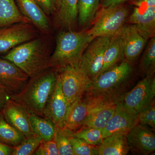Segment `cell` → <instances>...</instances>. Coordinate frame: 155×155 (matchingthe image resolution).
<instances>
[{
    "label": "cell",
    "mask_w": 155,
    "mask_h": 155,
    "mask_svg": "<svg viewBox=\"0 0 155 155\" xmlns=\"http://www.w3.org/2000/svg\"><path fill=\"white\" fill-rule=\"evenodd\" d=\"M70 141L73 155H98L97 147L88 144L83 140L71 136Z\"/></svg>",
    "instance_id": "31"
},
{
    "label": "cell",
    "mask_w": 155,
    "mask_h": 155,
    "mask_svg": "<svg viewBox=\"0 0 155 155\" xmlns=\"http://www.w3.org/2000/svg\"><path fill=\"white\" fill-rule=\"evenodd\" d=\"M73 132L65 128L56 127L53 140L60 155H73L70 138Z\"/></svg>",
    "instance_id": "28"
},
{
    "label": "cell",
    "mask_w": 155,
    "mask_h": 155,
    "mask_svg": "<svg viewBox=\"0 0 155 155\" xmlns=\"http://www.w3.org/2000/svg\"><path fill=\"white\" fill-rule=\"evenodd\" d=\"M50 35H44L19 45L2 58L33 77L50 68Z\"/></svg>",
    "instance_id": "2"
},
{
    "label": "cell",
    "mask_w": 155,
    "mask_h": 155,
    "mask_svg": "<svg viewBox=\"0 0 155 155\" xmlns=\"http://www.w3.org/2000/svg\"><path fill=\"white\" fill-rule=\"evenodd\" d=\"M110 37L95 38L84 50L78 65L91 81L100 75L103 65L104 54Z\"/></svg>",
    "instance_id": "8"
},
{
    "label": "cell",
    "mask_w": 155,
    "mask_h": 155,
    "mask_svg": "<svg viewBox=\"0 0 155 155\" xmlns=\"http://www.w3.org/2000/svg\"><path fill=\"white\" fill-rule=\"evenodd\" d=\"M14 147L0 143V155H12Z\"/></svg>",
    "instance_id": "37"
},
{
    "label": "cell",
    "mask_w": 155,
    "mask_h": 155,
    "mask_svg": "<svg viewBox=\"0 0 155 155\" xmlns=\"http://www.w3.org/2000/svg\"><path fill=\"white\" fill-rule=\"evenodd\" d=\"M138 123V115L129 112L117 104L115 113L103 130V138L115 134L128 133Z\"/></svg>",
    "instance_id": "17"
},
{
    "label": "cell",
    "mask_w": 155,
    "mask_h": 155,
    "mask_svg": "<svg viewBox=\"0 0 155 155\" xmlns=\"http://www.w3.org/2000/svg\"><path fill=\"white\" fill-rule=\"evenodd\" d=\"M78 0H61L57 12V22L67 31H76Z\"/></svg>",
    "instance_id": "21"
},
{
    "label": "cell",
    "mask_w": 155,
    "mask_h": 155,
    "mask_svg": "<svg viewBox=\"0 0 155 155\" xmlns=\"http://www.w3.org/2000/svg\"><path fill=\"white\" fill-rule=\"evenodd\" d=\"M117 106L115 100L108 101L92 111L80 128L92 127L103 130L114 115Z\"/></svg>",
    "instance_id": "19"
},
{
    "label": "cell",
    "mask_w": 155,
    "mask_h": 155,
    "mask_svg": "<svg viewBox=\"0 0 155 155\" xmlns=\"http://www.w3.org/2000/svg\"><path fill=\"white\" fill-rule=\"evenodd\" d=\"M56 5H57V9L58 11L59 8H60V5H61V0H56ZM58 12V11H57Z\"/></svg>",
    "instance_id": "38"
},
{
    "label": "cell",
    "mask_w": 155,
    "mask_h": 155,
    "mask_svg": "<svg viewBox=\"0 0 155 155\" xmlns=\"http://www.w3.org/2000/svg\"><path fill=\"white\" fill-rule=\"evenodd\" d=\"M121 60H122V55L120 44L117 38L114 35L110 37V41L105 52L103 67L100 74L118 65Z\"/></svg>",
    "instance_id": "26"
},
{
    "label": "cell",
    "mask_w": 155,
    "mask_h": 155,
    "mask_svg": "<svg viewBox=\"0 0 155 155\" xmlns=\"http://www.w3.org/2000/svg\"><path fill=\"white\" fill-rule=\"evenodd\" d=\"M132 65L125 61L91 81L84 94L116 100L133 72Z\"/></svg>",
    "instance_id": "4"
},
{
    "label": "cell",
    "mask_w": 155,
    "mask_h": 155,
    "mask_svg": "<svg viewBox=\"0 0 155 155\" xmlns=\"http://www.w3.org/2000/svg\"><path fill=\"white\" fill-rule=\"evenodd\" d=\"M115 100L104 97L84 94L70 107L67 123L64 128L74 132L80 129L84 121L92 111L108 101Z\"/></svg>",
    "instance_id": "12"
},
{
    "label": "cell",
    "mask_w": 155,
    "mask_h": 155,
    "mask_svg": "<svg viewBox=\"0 0 155 155\" xmlns=\"http://www.w3.org/2000/svg\"><path fill=\"white\" fill-rule=\"evenodd\" d=\"M72 137L83 140L88 144L98 147L102 142L103 130L92 127L80 128L72 133Z\"/></svg>",
    "instance_id": "29"
},
{
    "label": "cell",
    "mask_w": 155,
    "mask_h": 155,
    "mask_svg": "<svg viewBox=\"0 0 155 155\" xmlns=\"http://www.w3.org/2000/svg\"><path fill=\"white\" fill-rule=\"evenodd\" d=\"M25 137L21 132L6 121L3 114L0 116V143L15 147L20 144Z\"/></svg>",
    "instance_id": "25"
},
{
    "label": "cell",
    "mask_w": 155,
    "mask_h": 155,
    "mask_svg": "<svg viewBox=\"0 0 155 155\" xmlns=\"http://www.w3.org/2000/svg\"><path fill=\"white\" fill-rule=\"evenodd\" d=\"M91 28L86 31L89 35L111 37L115 35L126 23L129 9L125 4L108 8H102L97 12Z\"/></svg>",
    "instance_id": "5"
},
{
    "label": "cell",
    "mask_w": 155,
    "mask_h": 155,
    "mask_svg": "<svg viewBox=\"0 0 155 155\" xmlns=\"http://www.w3.org/2000/svg\"><path fill=\"white\" fill-rule=\"evenodd\" d=\"M58 75L57 69L50 68L30 77L22 90L10 98L29 114L45 118L46 108L55 87Z\"/></svg>",
    "instance_id": "1"
},
{
    "label": "cell",
    "mask_w": 155,
    "mask_h": 155,
    "mask_svg": "<svg viewBox=\"0 0 155 155\" xmlns=\"http://www.w3.org/2000/svg\"><path fill=\"white\" fill-rule=\"evenodd\" d=\"M41 141V139L34 134L25 137L20 144L14 147L12 155H33Z\"/></svg>",
    "instance_id": "30"
},
{
    "label": "cell",
    "mask_w": 155,
    "mask_h": 155,
    "mask_svg": "<svg viewBox=\"0 0 155 155\" xmlns=\"http://www.w3.org/2000/svg\"><path fill=\"white\" fill-rule=\"evenodd\" d=\"M29 121L32 133L41 140H52L56 127L51 121L33 114L29 115Z\"/></svg>",
    "instance_id": "23"
},
{
    "label": "cell",
    "mask_w": 155,
    "mask_h": 155,
    "mask_svg": "<svg viewBox=\"0 0 155 155\" xmlns=\"http://www.w3.org/2000/svg\"><path fill=\"white\" fill-rule=\"evenodd\" d=\"M21 14L44 35H50L51 25L48 17L35 0H15Z\"/></svg>",
    "instance_id": "18"
},
{
    "label": "cell",
    "mask_w": 155,
    "mask_h": 155,
    "mask_svg": "<svg viewBox=\"0 0 155 155\" xmlns=\"http://www.w3.org/2000/svg\"><path fill=\"white\" fill-rule=\"evenodd\" d=\"M29 78L12 62L0 58V88L10 98L22 90Z\"/></svg>",
    "instance_id": "13"
},
{
    "label": "cell",
    "mask_w": 155,
    "mask_h": 155,
    "mask_svg": "<svg viewBox=\"0 0 155 155\" xmlns=\"http://www.w3.org/2000/svg\"><path fill=\"white\" fill-rule=\"evenodd\" d=\"M33 155H59V153L55 143L52 140L50 141L41 140Z\"/></svg>",
    "instance_id": "33"
},
{
    "label": "cell",
    "mask_w": 155,
    "mask_h": 155,
    "mask_svg": "<svg viewBox=\"0 0 155 155\" xmlns=\"http://www.w3.org/2000/svg\"><path fill=\"white\" fill-rule=\"evenodd\" d=\"M71 106L65 97L58 75L55 87L45 112V118L53 122L56 127L64 128Z\"/></svg>",
    "instance_id": "14"
},
{
    "label": "cell",
    "mask_w": 155,
    "mask_h": 155,
    "mask_svg": "<svg viewBox=\"0 0 155 155\" xmlns=\"http://www.w3.org/2000/svg\"><path fill=\"white\" fill-rule=\"evenodd\" d=\"M57 70L63 93L71 106L83 97L91 81L81 70L78 63Z\"/></svg>",
    "instance_id": "7"
},
{
    "label": "cell",
    "mask_w": 155,
    "mask_h": 155,
    "mask_svg": "<svg viewBox=\"0 0 155 155\" xmlns=\"http://www.w3.org/2000/svg\"><path fill=\"white\" fill-rule=\"evenodd\" d=\"M146 125L137 124L127 134V141L130 151L137 154L147 155L155 151V135Z\"/></svg>",
    "instance_id": "15"
},
{
    "label": "cell",
    "mask_w": 155,
    "mask_h": 155,
    "mask_svg": "<svg viewBox=\"0 0 155 155\" xmlns=\"http://www.w3.org/2000/svg\"><path fill=\"white\" fill-rule=\"evenodd\" d=\"M10 97L0 88V116L2 115V111L6 103L10 99Z\"/></svg>",
    "instance_id": "36"
},
{
    "label": "cell",
    "mask_w": 155,
    "mask_h": 155,
    "mask_svg": "<svg viewBox=\"0 0 155 155\" xmlns=\"http://www.w3.org/2000/svg\"><path fill=\"white\" fill-rule=\"evenodd\" d=\"M140 60L139 68L140 71L147 75L154 74L155 70V38H150Z\"/></svg>",
    "instance_id": "27"
},
{
    "label": "cell",
    "mask_w": 155,
    "mask_h": 155,
    "mask_svg": "<svg viewBox=\"0 0 155 155\" xmlns=\"http://www.w3.org/2000/svg\"><path fill=\"white\" fill-rule=\"evenodd\" d=\"M122 50V61L133 65L146 45L147 40L138 32L133 24H124L115 35Z\"/></svg>",
    "instance_id": "11"
},
{
    "label": "cell",
    "mask_w": 155,
    "mask_h": 155,
    "mask_svg": "<svg viewBox=\"0 0 155 155\" xmlns=\"http://www.w3.org/2000/svg\"><path fill=\"white\" fill-rule=\"evenodd\" d=\"M155 78L153 74L145 76L132 90L122 94L115 101L127 110L138 115L155 100Z\"/></svg>",
    "instance_id": "6"
},
{
    "label": "cell",
    "mask_w": 155,
    "mask_h": 155,
    "mask_svg": "<svg viewBox=\"0 0 155 155\" xmlns=\"http://www.w3.org/2000/svg\"><path fill=\"white\" fill-rule=\"evenodd\" d=\"M128 133L115 134L103 139L97 147L99 155H125L130 149L127 141Z\"/></svg>",
    "instance_id": "20"
},
{
    "label": "cell",
    "mask_w": 155,
    "mask_h": 155,
    "mask_svg": "<svg viewBox=\"0 0 155 155\" xmlns=\"http://www.w3.org/2000/svg\"><path fill=\"white\" fill-rule=\"evenodd\" d=\"M39 33L30 22H19L0 28V54L36 38Z\"/></svg>",
    "instance_id": "10"
},
{
    "label": "cell",
    "mask_w": 155,
    "mask_h": 155,
    "mask_svg": "<svg viewBox=\"0 0 155 155\" xmlns=\"http://www.w3.org/2000/svg\"><path fill=\"white\" fill-rule=\"evenodd\" d=\"M39 7L48 16L57 13L56 0H35Z\"/></svg>",
    "instance_id": "34"
},
{
    "label": "cell",
    "mask_w": 155,
    "mask_h": 155,
    "mask_svg": "<svg viewBox=\"0 0 155 155\" xmlns=\"http://www.w3.org/2000/svg\"><path fill=\"white\" fill-rule=\"evenodd\" d=\"M23 22H30L21 14L15 0H0V28Z\"/></svg>",
    "instance_id": "22"
},
{
    "label": "cell",
    "mask_w": 155,
    "mask_h": 155,
    "mask_svg": "<svg viewBox=\"0 0 155 155\" xmlns=\"http://www.w3.org/2000/svg\"><path fill=\"white\" fill-rule=\"evenodd\" d=\"M100 5V0H78V21L81 27H86L94 21Z\"/></svg>",
    "instance_id": "24"
},
{
    "label": "cell",
    "mask_w": 155,
    "mask_h": 155,
    "mask_svg": "<svg viewBox=\"0 0 155 155\" xmlns=\"http://www.w3.org/2000/svg\"><path fill=\"white\" fill-rule=\"evenodd\" d=\"M133 10L126 20L136 26L139 33L148 40L155 33V0H130Z\"/></svg>",
    "instance_id": "9"
},
{
    "label": "cell",
    "mask_w": 155,
    "mask_h": 155,
    "mask_svg": "<svg viewBox=\"0 0 155 155\" xmlns=\"http://www.w3.org/2000/svg\"><path fill=\"white\" fill-rule=\"evenodd\" d=\"M94 38L85 31H60L56 38L55 48L50 57V68L58 69L77 64Z\"/></svg>",
    "instance_id": "3"
},
{
    "label": "cell",
    "mask_w": 155,
    "mask_h": 155,
    "mask_svg": "<svg viewBox=\"0 0 155 155\" xmlns=\"http://www.w3.org/2000/svg\"><path fill=\"white\" fill-rule=\"evenodd\" d=\"M2 114L6 121L25 137L34 134L31 127L29 114L18 103L10 98L4 107Z\"/></svg>",
    "instance_id": "16"
},
{
    "label": "cell",
    "mask_w": 155,
    "mask_h": 155,
    "mask_svg": "<svg viewBox=\"0 0 155 155\" xmlns=\"http://www.w3.org/2000/svg\"><path fill=\"white\" fill-rule=\"evenodd\" d=\"M155 102H152L138 115L139 124L146 125L153 130L155 128Z\"/></svg>",
    "instance_id": "32"
},
{
    "label": "cell",
    "mask_w": 155,
    "mask_h": 155,
    "mask_svg": "<svg viewBox=\"0 0 155 155\" xmlns=\"http://www.w3.org/2000/svg\"><path fill=\"white\" fill-rule=\"evenodd\" d=\"M130 0H100L102 8H108L125 4Z\"/></svg>",
    "instance_id": "35"
}]
</instances>
